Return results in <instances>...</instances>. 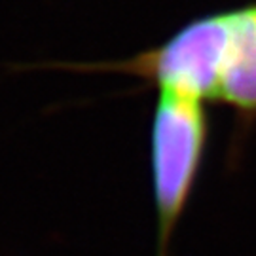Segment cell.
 <instances>
[{
    "label": "cell",
    "instance_id": "7a4b0ae2",
    "mask_svg": "<svg viewBox=\"0 0 256 256\" xmlns=\"http://www.w3.org/2000/svg\"><path fill=\"white\" fill-rule=\"evenodd\" d=\"M209 135L207 102L182 93L158 92L150 124L156 256H171L174 232L202 176Z\"/></svg>",
    "mask_w": 256,
    "mask_h": 256
},
{
    "label": "cell",
    "instance_id": "6da1fadb",
    "mask_svg": "<svg viewBox=\"0 0 256 256\" xmlns=\"http://www.w3.org/2000/svg\"><path fill=\"white\" fill-rule=\"evenodd\" d=\"M74 72H112L142 80L156 92H174L234 110L228 167H238L256 126V2L190 19L171 36L138 54L95 63H50Z\"/></svg>",
    "mask_w": 256,
    "mask_h": 256
}]
</instances>
